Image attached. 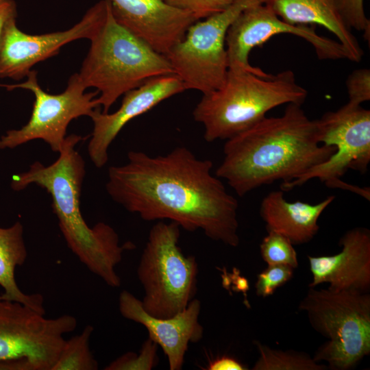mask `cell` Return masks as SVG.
<instances>
[{
	"label": "cell",
	"mask_w": 370,
	"mask_h": 370,
	"mask_svg": "<svg viewBox=\"0 0 370 370\" xmlns=\"http://www.w3.org/2000/svg\"><path fill=\"white\" fill-rule=\"evenodd\" d=\"M166 5L191 14L197 21L225 9L234 0H162Z\"/></svg>",
	"instance_id": "26"
},
{
	"label": "cell",
	"mask_w": 370,
	"mask_h": 370,
	"mask_svg": "<svg viewBox=\"0 0 370 370\" xmlns=\"http://www.w3.org/2000/svg\"><path fill=\"white\" fill-rule=\"evenodd\" d=\"M16 4L14 0H0V37L6 23L16 18Z\"/></svg>",
	"instance_id": "30"
},
{
	"label": "cell",
	"mask_w": 370,
	"mask_h": 370,
	"mask_svg": "<svg viewBox=\"0 0 370 370\" xmlns=\"http://www.w3.org/2000/svg\"><path fill=\"white\" fill-rule=\"evenodd\" d=\"M307 97L308 90L290 69L276 74L228 69L223 84L203 94L193 115L204 125L206 142L227 140L256 125L271 110L302 105Z\"/></svg>",
	"instance_id": "4"
},
{
	"label": "cell",
	"mask_w": 370,
	"mask_h": 370,
	"mask_svg": "<svg viewBox=\"0 0 370 370\" xmlns=\"http://www.w3.org/2000/svg\"><path fill=\"white\" fill-rule=\"evenodd\" d=\"M266 3L287 23L325 28L343 45L349 60H362L363 50L341 15L339 0H267Z\"/></svg>",
	"instance_id": "19"
},
{
	"label": "cell",
	"mask_w": 370,
	"mask_h": 370,
	"mask_svg": "<svg viewBox=\"0 0 370 370\" xmlns=\"http://www.w3.org/2000/svg\"><path fill=\"white\" fill-rule=\"evenodd\" d=\"M293 269L283 264H268L257 275L255 283L256 293L258 297L272 295L278 288L291 280Z\"/></svg>",
	"instance_id": "25"
},
{
	"label": "cell",
	"mask_w": 370,
	"mask_h": 370,
	"mask_svg": "<svg viewBox=\"0 0 370 370\" xmlns=\"http://www.w3.org/2000/svg\"><path fill=\"white\" fill-rule=\"evenodd\" d=\"M208 370H245L248 369L244 365L236 358L223 356L210 361Z\"/></svg>",
	"instance_id": "29"
},
{
	"label": "cell",
	"mask_w": 370,
	"mask_h": 370,
	"mask_svg": "<svg viewBox=\"0 0 370 370\" xmlns=\"http://www.w3.org/2000/svg\"><path fill=\"white\" fill-rule=\"evenodd\" d=\"M115 20L166 56L181 42L197 20L190 13L172 8L162 0H108Z\"/></svg>",
	"instance_id": "15"
},
{
	"label": "cell",
	"mask_w": 370,
	"mask_h": 370,
	"mask_svg": "<svg viewBox=\"0 0 370 370\" xmlns=\"http://www.w3.org/2000/svg\"><path fill=\"white\" fill-rule=\"evenodd\" d=\"M212 166L186 147L156 156L130 151L125 164L109 168L106 191L145 221L169 219L186 231L200 230L211 240L237 247L238 201L212 174Z\"/></svg>",
	"instance_id": "1"
},
{
	"label": "cell",
	"mask_w": 370,
	"mask_h": 370,
	"mask_svg": "<svg viewBox=\"0 0 370 370\" xmlns=\"http://www.w3.org/2000/svg\"><path fill=\"white\" fill-rule=\"evenodd\" d=\"M90 40L78 75L86 88L99 92L97 101L103 113L119 97L148 79L175 73L164 55L115 20L110 3L105 23Z\"/></svg>",
	"instance_id": "5"
},
{
	"label": "cell",
	"mask_w": 370,
	"mask_h": 370,
	"mask_svg": "<svg viewBox=\"0 0 370 370\" xmlns=\"http://www.w3.org/2000/svg\"><path fill=\"white\" fill-rule=\"evenodd\" d=\"M315 27L287 23L267 3L251 5L240 14L227 31L225 47L228 69L262 71L250 64L251 51L262 46L273 36L282 34H293L308 42L319 59L348 60L345 49L338 40L318 34Z\"/></svg>",
	"instance_id": "12"
},
{
	"label": "cell",
	"mask_w": 370,
	"mask_h": 370,
	"mask_svg": "<svg viewBox=\"0 0 370 370\" xmlns=\"http://www.w3.org/2000/svg\"><path fill=\"white\" fill-rule=\"evenodd\" d=\"M27 256L21 223L16 221L8 227H0V286L4 291L0 299L19 302L45 314L43 297L38 293H23L16 282V267L23 265Z\"/></svg>",
	"instance_id": "20"
},
{
	"label": "cell",
	"mask_w": 370,
	"mask_h": 370,
	"mask_svg": "<svg viewBox=\"0 0 370 370\" xmlns=\"http://www.w3.org/2000/svg\"><path fill=\"white\" fill-rule=\"evenodd\" d=\"M293 245L282 234L269 231L260 245L262 258L267 264L287 265L295 269L299 262Z\"/></svg>",
	"instance_id": "23"
},
{
	"label": "cell",
	"mask_w": 370,
	"mask_h": 370,
	"mask_svg": "<svg viewBox=\"0 0 370 370\" xmlns=\"http://www.w3.org/2000/svg\"><path fill=\"white\" fill-rule=\"evenodd\" d=\"M184 90L183 82L175 73L158 75L126 92L114 112L103 113L101 108H96L90 116L93 130L88 145V153L95 166H105L111 143L128 122Z\"/></svg>",
	"instance_id": "14"
},
{
	"label": "cell",
	"mask_w": 370,
	"mask_h": 370,
	"mask_svg": "<svg viewBox=\"0 0 370 370\" xmlns=\"http://www.w3.org/2000/svg\"><path fill=\"white\" fill-rule=\"evenodd\" d=\"M26 81L5 85L8 90L22 88L33 92L35 100L28 122L21 128L8 130L0 137V149H14L33 140H42L53 152H60L66 137L67 127L73 119L90 116L101 108L99 92H86L87 89L78 73L69 79L67 86L60 94H49L39 85L37 71L32 70Z\"/></svg>",
	"instance_id": "9"
},
{
	"label": "cell",
	"mask_w": 370,
	"mask_h": 370,
	"mask_svg": "<svg viewBox=\"0 0 370 370\" xmlns=\"http://www.w3.org/2000/svg\"><path fill=\"white\" fill-rule=\"evenodd\" d=\"M0 370H32L25 360H0Z\"/></svg>",
	"instance_id": "31"
},
{
	"label": "cell",
	"mask_w": 370,
	"mask_h": 370,
	"mask_svg": "<svg viewBox=\"0 0 370 370\" xmlns=\"http://www.w3.org/2000/svg\"><path fill=\"white\" fill-rule=\"evenodd\" d=\"M349 102L361 105L370 100V70L362 68L354 70L346 79Z\"/></svg>",
	"instance_id": "28"
},
{
	"label": "cell",
	"mask_w": 370,
	"mask_h": 370,
	"mask_svg": "<svg viewBox=\"0 0 370 370\" xmlns=\"http://www.w3.org/2000/svg\"><path fill=\"white\" fill-rule=\"evenodd\" d=\"M339 8L347 26L369 38L370 21L365 14L364 0H339Z\"/></svg>",
	"instance_id": "27"
},
{
	"label": "cell",
	"mask_w": 370,
	"mask_h": 370,
	"mask_svg": "<svg viewBox=\"0 0 370 370\" xmlns=\"http://www.w3.org/2000/svg\"><path fill=\"white\" fill-rule=\"evenodd\" d=\"M119 309L124 318L145 327L149 338L166 356L171 370L182 369L189 343H197L203 337L204 329L199 322V299H192L185 309L172 317L158 318L149 314L141 301L124 290L119 295Z\"/></svg>",
	"instance_id": "16"
},
{
	"label": "cell",
	"mask_w": 370,
	"mask_h": 370,
	"mask_svg": "<svg viewBox=\"0 0 370 370\" xmlns=\"http://www.w3.org/2000/svg\"><path fill=\"white\" fill-rule=\"evenodd\" d=\"M335 148L318 140L316 119L301 105L287 104L279 116H265L226 140L215 175L239 197L275 182H290L327 160Z\"/></svg>",
	"instance_id": "2"
},
{
	"label": "cell",
	"mask_w": 370,
	"mask_h": 370,
	"mask_svg": "<svg viewBox=\"0 0 370 370\" xmlns=\"http://www.w3.org/2000/svg\"><path fill=\"white\" fill-rule=\"evenodd\" d=\"M83 140L79 135L66 136L54 162L45 166L34 162L28 171L12 177L11 187L15 191L31 184L44 188L51 197L53 212L68 247L107 285L119 287L121 278L115 268L124 251L135 245L131 242L120 245L119 235L112 226L99 222L91 227L82 214L80 197L86 165L76 146Z\"/></svg>",
	"instance_id": "3"
},
{
	"label": "cell",
	"mask_w": 370,
	"mask_h": 370,
	"mask_svg": "<svg viewBox=\"0 0 370 370\" xmlns=\"http://www.w3.org/2000/svg\"><path fill=\"white\" fill-rule=\"evenodd\" d=\"M180 225L159 221L151 228L137 269L145 295L144 310L170 318L186 308L197 292L198 264L178 246Z\"/></svg>",
	"instance_id": "7"
},
{
	"label": "cell",
	"mask_w": 370,
	"mask_h": 370,
	"mask_svg": "<svg viewBox=\"0 0 370 370\" xmlns=\"http://www.w3.org/2000/svg\"><path fill=\"white\" fill-rule=\"evenodd\" d=\"M267 0H234L225 9L188 29L166 56L186 90L206 94L219 88L228 71L225 38L230 25L247 8Z\"/></svg>",
	"instance_id": "8"
},
{
	"label": "cell",
	"mask_w": 370,
	"mask_h": 370,
	"mask_svg": "<svg viewBox=\"0 0 370 370\" xmlns=\"http://www.w3.org/2000/svg\"><path fill=\"white\" fill-rule=\"evenodd\" d=\"M259 352L253 370H326V365L316 362L308 354L295 351H283L254 341Z\"/></svg>",
	"instance_id": "21"
},
{
	"label": "cell",
	"mask_w": 370,
	"mask_h": 370,
	"mask_svg": "<svg viewBox=\"0 0 370 370\" xmlns=\"http://www.w3.org/2000/svg\"><path fill=\"white\" fill-rule=\"evenodd\" d=\"M94 328L87 325L79 334L65 340L51 370H97L98 362L90 348V339Z\"/></svg>",
	"instance_id": "22"
},
{
	"label": "cell",
	"mask_w": 370,
	"mask_h": 370,
	"mask_svg": "<svg viewBox=\"0 0 370 370\" xmlns=\"http://www.w3.org/2000/svg\"><path fill=\"white\" fill-rule=\"evenodd\" d=\"M341 251L332 256H308L312 280L309 287L329 284L335 290L370 289V231L365 227L347 230L340 238Z\"/></svg>",
	"instance_id": "17"
},
{
	"label": "cell",
	"mask_w": 370,
	"mask_h": 370,
	"mask_svg": "<svg viewBox=\"0 0 370 370\" xmlns=\"http://www.w3.org/2000/svg\"><path fill=\"white\" fill-rule=\"evenodd\" d=\"M158 345L147 338L138 354L128 352L118 357L104 368L106 370H151L158 362Z\"/></svg>",
	"instance_id": "24"
},
{
	"label": "cell",
	"mask_w": 370,
	"mask_h": 370,
	"mask_svg": "<svg viewBox=\"0 0 370 370\" xmlns=\"http://www.w3.org/2000/svg\"><path fill=\"white\" fill-rule=\"evenodd\" d=\"M77 326L75 317L45 314L21 303L0 299V360H25L32 370H51Z\"/></svg>",
	"instance_id": "11"
},
{
	"label": "cell",
	"mask_w": 370,
	"mask_h": 370,
	"mask_svg": "<svg viewBox=\"0 0 370 370\" xmlns=\"http://www.w3.org/2000/svg\"><path fill=\"white\" fill-rule=\"evenodd\" d=\"M299 309L306 313L312 328L328 341L313 359L328 369L354 368L370 353V295L355 290L309 287Z\"/></svg>",
	"instance_id": "6"
},
{
	"label": "cell",
	"mask_w": 370,
	"mask_h": 370,
	"mask_svg": "<svg viewBox=\"0 0 370 370\" xmlns=\"http://www.w3.org/2000/svg\"><path fill=\"white\" fill-rule=\"evenodd\" d=\"M334 199L335 196L330 195L317 204L290 202L284 198L282 190H273L263 198L260 214L267 232L280 233L293 245L304 244L316 236L319 230L318 220Z\"/></svg>",
	"instance_id": "18"
},
{
	"label": "cell",
	"mask_w": 370,
	"mask_h": 370,
	"mask_svg": "<svg viewBox=\"0 0 370 370\" xmlns=\"http://www.w3.org/2000/svg\"><path fill=\"white\" fill-rule=\"evenodd\" d=\"M319 142L332 146L334 153L298 177L282 182L284 192L317 178L327 186L349 169L365 173L370 162V110L348 101L316 119Z\"/></svg>",
	"instance_id": "10"
},
{
	"label": "cell",
	"mask_w": 370,
	"mask_h": 370,
	"mask_svg": "<svg viewBox=\"0 0 370 370\" xmlns=\"http://www.w3.org/2000/svg\"><path fill=\"white\" fill-rule=\"evenodd\" d=\"M109 8L110 1L101 0L69 29L39 35L22 32L16 18L10 20L0 37V77L22 79L35 64L57 55L66 44L82 38L90 40L105 23Z\"/></svg>",
	"instance_id": "13"
}]
</instances>
